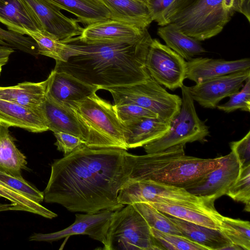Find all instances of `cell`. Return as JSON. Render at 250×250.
I'll list each match as a JSON object with an SVG mask.
<instances>
[{"instance_id":"6da1fadb","label":"cell","mask_w":250,"mask_h":250,"mask_svg":"<svg viewBox=\"0 0 250 250\" xmlns=\"http://www.w3.org/2000/svg\"><path fill=\"white\" fill-rule=\"evenodd\" d=\"M126 150L93 148L84 145L55 160L44 190V201L58 204L68 211L96 213L116 211L120 189L127 182Z\"/></svg>"},{"instance_id":"7a4b0ae2","label":"cell","mask_w":250,"mask_h":250,"mask_svg":"<svg viewBox=\"0 0 250 250\" xmlns=\"http://www.w3.org/2000/svg\"><path fill=\"white\" fill-rule=\"evenodd\" d=\"M148 31L130 42H88L76 36L62 41V61L54 69L100 89L145 82L150 78L145 65L152 41Z\"/></svg>"},{"instance_id":"3957f363","label":"cell","mask_w":250,"mask_h":250,"mask_svg":"<svg viewBox=\"0 0 250 250\" xmlns=\"http://www.w3.org/2000/svg\"><path fill=\"white\" fill-rule=\"evenodd\" d=\"M185 145L144 155L125 154V183L151 181L186 190L221 166L223 156L203 159L187 156Z\"/></svg>"},{"instance_id":"277c9868","label":"cell","mask_w":250,"mask_h":250,"mask_svg":"<svg viewBox=\"0 0 250 250\" xmlns=\"http://www.w3.org/2000/svg\"><path fill=\"white\" fill-rule=\"evenodd\" d=\"M234 12V0H177L168 24L203 41L220 33Z\"/></svg>"},{"instance_id":"5b68a950","label":"cell","mask_w":250,"mask_h":250,"mask_svg":"<svg viewBox=\"0 0 250 250\" xmlns=\"http://www.w3.org/2000/svg\"><path fill=\"white\" fill-rule=\"evenodd\" d=\"M68 105L74 110L87 129V146L128 149L124 125L118 117L114 105L99 97L96 93Z\"/></svg>"},{"instance_id":"8992f818","label":"cell","mask_w":250,"mask_h":250,"mask_svg":"<svg viewBox=\"0 0 250 250\" xmlns=\"http://www.w3.org/2000/svg\"><path fill=\"white\" fill-rule=\"evenodd\" d=\"M106 90L112 95L114 105L135 104L167 123L179 113L182 105L181 97L168 92L151 77L143 82Z\"/></svg>"},{"instance_id":"52a82bcc","label":"cell","mask_w":250,"mask_h":250,"mask_svg":"<svg viewBox=\"0 0 250 250\" xmlns=\"http://www.w3.org/2000/svg\"><path fill=\"white\" fill-rule=\"evenodd\" d=\"M104 246V250H161L146 221L132 204L114 212Z\"/></svg>"},{"instance_id":"ba28073f","label":"cell","mask_w":250,"mask_h":250,"mask_svg":"<svg viewBox=\"0 0 250 250\" xmlns=\"http://www.w3.org/2000/svg\"><path fill=\"white\" fill-rule=\"evenodd\" d=\"M179 113L170 123L167 132L161 138L144 146L146 154L165 150L187 143L203 141L208 135V127L198 117L189 87L183 85Z\"/></svg>"},{"instance_id":"9c48e42d","label":"cell","mask_w":250,"mask_h":250,"mask_svg":"<svg viewBox=\"0 0 250 250\" xmlns=\"http://www.w3.org/2000/svg\"><path fill=\"white\" fill-rule=\"evenodd\" d=\"M187 61L179 55L153 39L146 60V67L150 77L171 90L181 88L186 79Z\"/></svg>"},{"instance_id":"30bf717a","label":"cell","mask_w":250,"mask_h":250,"mask_svg":"<svg viewBox=\"0 0 250 250\" xmlns=\"http://www.w3.org/2000/svg\"><path fill=\"white\" fill-rule=\"evenodd\" d=\"M206 197L196 196L185 188L151 181L125 184L119 190L117 201L122 205L137 203L199 202Z\"/></svg>"},{"instance_id":"8fae6325","label":"cell","mask_w":250,"mask_h":250,"mask_svg":"<svg viewBox=\"0 0 250 250\" xmlns=\"http://www.w3.org/2000/svg\"><path fill=\"white\" fill-rule=\"evenodd\" d=\"M115 211L105 209L96 213H77L74 222L61 230L50 233H34L30 241L52 242L74 235H87L103 245L107 231Z\"/></svg>"},{"instance_id":"7c38bea8","label":"cell","mask_w":250,"mask_h":250,"mask_svg":"<svg viewBox=\"0 0 250 250\" xmlns=\"http://www.w3.org/2000/svg\"><path fill=\"white\" fill-rule=\"evenodd\" d=\"M250 77V69L218 77L189 87L194 101L201 106L215 108L224 98L238 91Z\"/></svg>"},{"instance_id":"4fadbf2b","label":"cell","mask_w":250,"mask_h":250,"mask_svg":"<svg viewBox=\"0 0 250 250\" xmlns=\"http://www.w3.org/2000/svg\"><path fill=\"white\" fill-rule=\"evenodd\" d=\"M215 201L206 197L196 203L165 202L147 204L167 215L208 228L220 229L223 216L215 208Z\"/></svg>"},{"instance_id":"5bb4252c","label":"cell","mask_w":250,"mask_h":250,"mask_svg":"<svg viewBox=\"0 0 250 250\" xmlns=\"http://www.w3.org/2000/svg\"><path fill=\"white\" fill-rule=\"evenodd\" d=\"M240 170L239 162L231 151L223 156L221 166L207 174L187 190L196 196L216 200L226 194L237 178Z\"/></svg>"},{"instance_id":"9a60e30c","label":"cell","mask_w":250,"mask_h":250,"mask_svg":"<svg viewBox=\"0 0 250 250\" xmlns=\"http://www.w3.org/2000/svg\"><path fill=\"white\" fill-rule=\"evenodd\" d=\"M36 16L42 29L64 41L80 36L82 28L76 19L66 17L58 7L46 0H23Z\"/></svg>"},{"instance_id":"2e32d148","label":"cell","mask_w":250,"mask_h":250,"mask_svg":"<svg viewBox=\"0 0 250 250\" xmlns=\"http://www.w3.org/2000/svg\"><path fill=\"white\" fill-rule=\"evenodd\" d=\"M147 31V29L108 19L87 25L78 37L88 42H130L140 40Z\"/></svg>"},{"instance_id":"e0dca14e","label":"cell","mask_w":250,"mask_h":250,"mask_svg":"<svg viewBox=\"0 0 250 250\" xmlns=\"http://www.w3.org/2000/svg\"><path fill=\"white\" fill-rule=\"evenodd\" d=\"M42 110L48 130L75 135L86 143L87 129L69 105L59 104L46 94Z\"/></svg>"},{"instance_id":"ac0fdd59","label":"cell","mask_w":250,"mask_h":250,"mask_svg":"<svg viewBox=\"0 0 250 250\" xmlns=\"http://www.w3.org/2000/svg\"><path fill=\"white\" fill-rule=\"evenodd\" d=\"M249 69H250V58L226 61L199 57L187 61L185 78L199 83Z\"/></svg>"},{"instance_id":"d6986e66","label":"cell","mask_w":250,"mask_h":250,"mask_svg":"<svg viewBox=\"0 0 250 250\" xmlns=\"http://www.w3.org/2000/svg\"><path fill=\"white\" fill-rule=\"evenodd\" d=\"M46 94L55 102L68 105L96 93L99 87L84 83L71 75L54 69L48 77Z\"/></svg>"},{"instance_id":"ffe728a7","label":"cell","mask_w":250,"mask_h":250,"mask_svg":"<svg viewBox=\"0 0 250 250\" xmlns=\"http://www.w3.org/2000/svg\"><path fill=\"white\" fill-rule=\"evenodd\" d=\"M0 125L20 127L34 133L48 130L42 110L32 109L1 99Z\"/></svg>"},{"instance_id":"44dd1931","label":"cell","mask_w":250,"mask_h":250,"mask_svg":"<svg viewBox=\"0 0 250 250\" xmlns=\"http://www.w3.org/2000/svg\"><path fill=\"white\" fill-rule=\"evenodd\" d=\"M123 123L128 149L144 146L161 138L170 127V123L158 118H144Z\"/></svg>"},{"instance_id":"7402d4cb","label":"cell","mask_w":250,"mask_h":250,"mask_svg":"<svg viewBox=\"0 0 250 250\" xmlns=\"http://www.w3.org/2000/svg\"><path fill=\"white\" fill-rule=\"evenodd\" d=\"M0 22L8 31L25 35L26 29H42L36 16L23 0H0Z\"/></svg>"},{"instance_id":"603a6c76","label":"cell","mask_w":250,"mask_h":250,"mask_svg":"<svg viewBox=\"0 0 250 250\" xmlns=\"http://www.w3.org/2000/svg\"><path fill=\"white\" fill-rule=\"evenodd\" d=\"M48 80L39 83L23 82L17 85L0 86V99L36 110H42Z\"/></svg>"},{"instance_id":"cb8c5ba5","label":"cell","mask_w":250,"mask_h":250,"mask_svg":"<svg viewBox=\"0 0 250 250\" xmlns=\"http://www.w3.org/2000/svg\"><path fill=\"white\" fill-rule=\"evenodd\" d=\"M108 9L110 19L142 29L153 21L146 4L135 0H100Z\"/></svg>"},{"instance_id":"d4e9b609","label":"cell","mask_w":250,"mask_h":250,"mask_svg":"<svg viewBox=\"0 0 250 250\" xmlns=\"http://www.w3.org/2000/svg\"><path fill=\"white\" fill-rule=\"evenodd\" d=\"M167 215L183 235L208 250H225L232 244L220 229L208 228Z\"/></svg>"},{"instance_id":"484cf974","label":"cell","mask_w":250,"mask_h":250,"mask_svg":"<svg viewBox=\"0 0 250 250\" xmlns=\"http://www.w3.org/2000/svg\"><path fill=\"white\" fill-rule=\"evenodd\" d=\"M46 0L73 14L79 22L86 25L110 19L109 10L100 0Z\"/></svg>"},{"instance_id":"4316f807","label":"cell","mask_w":250,"mask_h":250,"mask_svg":"<svg viewBox=\"0 0 250 250\" xmlns=\"http://www.w3.org/2000/svg\"><path fill=\"white\" fill-rule=\"evenodd\" d=\"M157 34L167 47L187 61L206 52L200 41L187 35L172 23L159 27Z\"/></svg>"},{"instance_id":"83f0119b","label":"cell","mask_w":250,"mask_h":250,"mask_svg":"<svg viewBox=\"0 0 250 250\" xmlns=\"http://www.w3.org/2000/svg\"><path fill=\"white\" fill-rule=\"evenodd\" d=\"M8 127L0 125V171L18 178L26 168L25 156L18 149Z\"/></svg>"},{"instance_id":"f1b7e54d","label":"cell","mask_w":250,"mask_h":250,"mask_svg":"<svg viewBox=\"0 0 250 250\" xmlns=\"http://www.w3.org/2000/svg\"><path fill=\"white\" fill-rule=\"evenodd\" d=\"M26 35L36 43L39 54L62 61L65 44L53 34L43 29L25 30Z\"/></svg>"},{"instance_id":"f546056e","label":"cell","mask_w":250,"mask_h":250,"mask_svg":"<svg viewBox=\"0 0 250 250\" xmlns=\"http://www.w3.org/2000/svg\"><path fill=\"white\" fill-rule=\"evenodd\" d=\"M220 230L232 244L250 250V224L248 221L223 216Z\"/></svg>"},{"instance_id":"4dcf8cb0","label":"cell","mask_w":250,"mask_h":250,"mask_svg":"<svg viewBox=\"0 0 250 250\" xmlns=\"http://www.w3.org/2000/svg\"><path fill=\"white\" fill-rule=\"evenodd\" d=\"M144 218L149 228L165 232L182 234L168 216L151 205L145 203L132 204Z\"/></svg>"},{"instance_id":"1f68e13d","label":"cell","mask_w":250,"mask_h":250,"mask_svg":"<svg viewBox=\"0 0 250 250\" xmlns=\"http://www.w3.org/2000/svg\"><path fill=\"white\" fill-rule=\"evenodd\" d=\"M149 228L152 236L161 250H208L183 234H172Z\"/></svg>"},{"instance_id":"d6a6232c","label":"cell","mask_w":250,"mask_h":250,"mask_svg":"<svg viewBox=\"0 0 250 250\" xmlns=\"http://www.w3.org/2000/svg\"><path fill=\"white\" fill-rule=\"evenodd\" d=\"M0 197L22 207L25 211L40 215L48 219L56 217L57 214L34 201L23 194L0 183Z\"/></svg>"},{"instance_id":"836d02e7","label":"cell","mask_w":250,"mask_h":250,"mask_svg":"<svg viewBox=\"0 0 250 250\" xmlns=\"http://www.w3.org/2000/svg\"><path fill=\"white\" fill-rule=\"evenodd\" d=\"M226 195L245 204L244 210L250 211V165L240 168L239 174Z\"/></svg>"},{"instance_id":"e575fe53","label":"cell","mask_w":250,"mask_h":250,"mask_svg":"<svg viewBox=\"0 0 250 250\" xmlns=\"http://www.w3.org/2000/svg\"><path fill=\"white\" fill-rule=\"evenodd\" d=\"M0 183L40 203L44 200L43 192L33 186L23 178H18L0 171Z\"/></svg>"},{"instance_id":"d590c367","label":"cell","mask_w":250,"mask_h":250,"mask_svg":"<svg viewBox=\"0 0 250 250\" xmlns=\"http://www.w3.org/2000/svg\"><path fill=\"white\" fill-rule=\"evenodd\" d=\"M242 88L231 95L229 100L218 104L216 107L225 112L229 113L237 109L243 111H250V77L245 82Z\"/></svg>"},{"instance_id":"8d00e7d4","label":"cell","mask_w":250,"mask_h":250,"mask_svg":"<svg viewBox=\"0 0 250 250\" xmlns=\"http://www.w3.org/2000/svg\"><path fill=\"white\" fill-rule=\"evenodd\" d=\"M0 39L14 49L33 56L39 54L36 43L29 36L12 32L0 27Z\"/></svg>"},{"instance_id":"74e56055","label":"cell","mask_w":250,"mask_h":250,"mask_svg":"<svg viewBox=\"0 0 250 250\" xmlns=\"http://www.w3.org/2000/svg\"><path fill=\"white\" fill-rule=\"evenodd\" d=\"M177 0H147L146 5L153 21L161 26L168 24V18Z\"/></svg>"},{"instance_id":"f35d334b","label":"cell","mask_w":250,"mask_h":250,"mask_svg":"<svg viewBox=\"0 0 250 250\" xmlns=\"http://www.w3.org/2000/svg\"><path fill=\"white\" fill-rule=\"evenodd\" d=\"M114 107L118 117L122 122L144 118H158L154 113L135 104H114Z\"/></svg>"},{"instance_id":"ab89813d","label":"cell","mask_w":250,"mask_h":250,"mask_svg":"<svg viewBox=\"0 0 250 250\" xmlns=\"http://www.w3.org/2000/svg\"><path fill=\"white\" fill-rule=\"evenodd\" d=\"M56 139L55 145L57 149L63 153V156L68 155L76 151L84 145L85 142L80 138L75 135L62 132H54Z\"/></svg>"},{"instance_id":"60d3db41","label":"cell","mask_w":250,"mask_h":250,"mask_svg":"<svg viewBox=\"0 0 250 250\" xmlns=\"http://www.w3.org/2000/svg\"><path fill=\"white\" fill-rule=\"evenodd\" d=\"M230 147L240 168L250 165V131L241 140L230 142Z\"/></svg>"},{"instance_id":"b9f144b4","label":"cell","mask_w":250,"mask_h":250,"mask_svg":"<svg viewBox=\"0 0 250 250\" xmlns=\"http://www.w3.org/2000/svg\"><path fill=\"white\" fill-rule=\"evenodd\" d=\"M234 9L235 12L242 14L250 21V0H234Z\"/></svg>"},{"instance_id":"7bdbcfd3","label":"cell","mask_w":250,"mask_h":250,"mask_svg":"<svg viewBox=\"0 0 250 250\" xmlns=\"http://www.w3.org/2000/svg\"><path fill=\"white\" fill-rule=\"evenodd\" d=\"M14 52V48L0 45V61L9 60V56Z\"/></svg>"},{"instance_id":"ee69618b","label":"cell","mask_w":250,"mask_h":250,"mask_svg":"<svg viewBox=\"0 0 250 250\" xmlns=\"http://www.w3.org/2000/svg\"><path fill=\"white\" fill-rule=\"evenodd\" d=\"M8 210L25 211L22 207L15 203L2 204L0 203V212Z\"/></svg>"},{"instance_id":"f6af8a7d","label":"cell","mask_w":250,"mask_h":250,"mask_svg":"<svg viewBox=\"0 0 250 250\" xmlns=\"http://www.w3.org/2000/svg\"><path fill=\"white\" fill-rule=\"evenodd\" d=\"M8 61V60H0V66H3L5 65L7 62Z\"/></svg>"},{"instance_id":"bcb514c9","label":"cell","mask_w":250,"mask_h":250,"mask_svg":"<svg viewBox=\"0 0 250 250\" xmlns=\"http://www.w3.org/2000/svg\"><path fill=\"white\" fill-rule=\"evenodd\" d=\"M0 45L10 46L6 42L0 39Z\"/></svg>"},{"instance_id":"7dc6e473","label":"cell","mask_w":250,"mask_h":250,"mask_svg":"<svg viewBox=\"0 0 250 250\" xmlns=\"http://www.w3.org/2000/svg\"><path fill=\"white\" fill-rule=\"evenodd\" d=\"M137 0V1H139L142 2H143V3H144L146 4V2H147V0Z\"/></svg>"},{"instance_id":"c3c4849f","label":"cell","mask_w":250,"mask_h":250,"mask_svg":"<svg viewBox=\"0 0 250 250\" xmlns=\"http://www.w3.org/2000/svg\"><path fill=\"white\" fill-rule=\"evenodd\" d=\"M2 66H0V73H1V70H2Z\"/></svg>"}]
</instances>
